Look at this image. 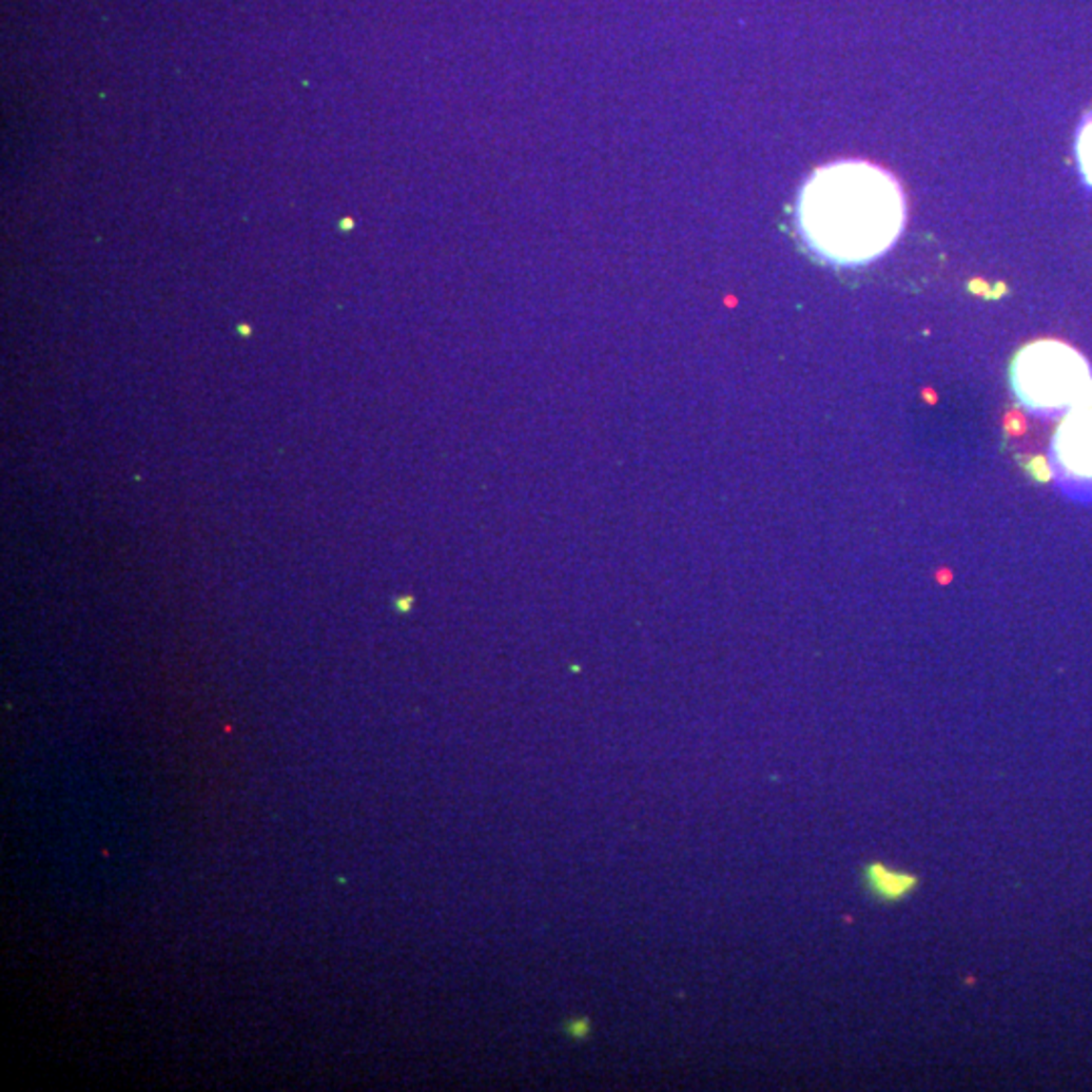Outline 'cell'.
Returning <instances> with one entry per match:
<instances>
[{"label":"cell","instance_id":"cell-1","mask_svg":"<svg viewBox=\"0 0 1092 1092\" xmlns=\"http://www.w3.org/2000/svg\"><path fill=\"white\" fill-rule=\"evenodd\" d=\"M795 215L817 257L831 265H866L903 235L907 201L888 170L866 160H838L801 186Z\"/></svg>","mask_w":1092,"mask_h":1092},{"label":"cell","instance_id":"cell-2","mask_svg":"<svg viewBox=\"0 0 1092 1092\" xmlns=\"http://www.w3.org/2000/svg\"><path fill=\"white\" fill-rule=\"evenodd\" d=\"M1020 405L1042 419H1063L1092 400V368L1079 350L1060 341L1024 346L1009 368Z\"/></svg>","mask_w":1092,"mask_h":1092},{"label":"cell","instance_id":"cell-3","mask_svg":"<svg viewBox=\"0 0 1092 1092\" xmlns=\"http://www.w3.org/2000/svg\"><path fill=\"white\" fill-rule=\"evenodd\" d=\"M1048 458L1052 478L1063 494L1092 504V400L1063 417Z\"/></svg>","mask_w":1092,"mask_h":1092},{"label":"cell","instance_id":"cell-4","mask_svg":"<svg viewBox=\"0 0 1092 1092\" xmlns=\"http://www.w3.org/2000/svg\"><path fill=\"white\" fill-rule=\"evenodd\" d=\"M864 880H866V887H868V890L874 896L882 898V901H890V903L901 901V898L910 894L919 882L910 874L890 870L882 864H870L868 868H866Z\"/></svg>","mask_w":1092,"mask_h":1092},{"label":"cell","instance_id":"cell-5","mask_svg":"<svg viewBox=\"0 0 1092 1092\" xmlns=\"http://www.w3.org/2000/svg\"><path fill=\"white\" fill-rule=\"evenodd\" d=\"M1076 158H1079V166L1082 172V179L1088 186H1092V114L1082 122L1079 130V140H1076Z\"/></svg>","mask_w":1092,"mask_h":1092}]
</instances>
